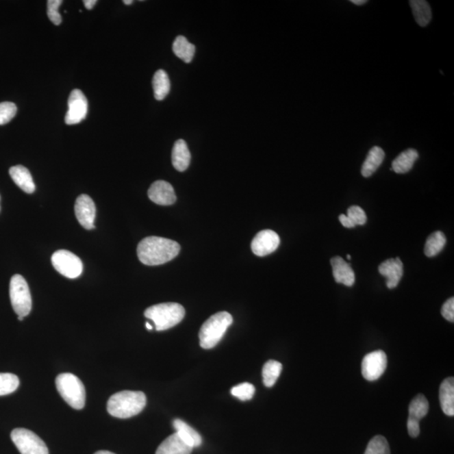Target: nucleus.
<instances>
[{
	"instance_id": "obj_29",
	"label": "nucleus",
	"mask_w": 454,
	"mask_h": 454,
	"mask_svg": "<svg viewBox=\"0 0 454 454\" xmlns=\"http://www.w3.org/2000/svg\"><path fill=\"white\" fill-rule=\"evenodd\" d=\"M20 386L19 378L10 373H0V396L14 392Z\"/></svg>"
},
{
	"instance_id": "obj_42",
	"label": "nucleus",
	"mask_w": 454,
	"mask_h": 454,
	"mask_svg": "<svg viewBox=\"0 0 454 454\" xmlns=\"http://www.w3.org/2000/svg\"><path fill=\"white\" fill-rule=\"evenodd\" d=\"M94 454H114V453L109 451H99L97 453H95Z\"/></svg>"
},
{
	"instance_id": "obj_37",
	"label": "nucleus",
	"mask_w": 454,
	"mask_h": 454,
	"mask_svg": "<svg viewBox=\"0 0 454 454\" xmlns=\"http://www.w3.org/2000/svg\"><path fill=\"white\" fill-rule=\"evenodd\" d=\"M339 220H340L342 226L346 228L355 227V225L352 223V220H351L346 215H343V214H342V215L339 216Z\"/></svg>"
},
{
	"instance_id": "obj_21",
	"label": "nucleus",
	"mask_w": 454,
	"mask_h": 454,
	"mask_svg": "<svg viewBox=\"0 0 454 454\" xmlns=\"http://www.w3.org/2000/svg\"><path fill=\"white\" fill-rule=\"evenodd\" d=\"M173 427L175 428L176 433L180 436L187 444H189L192 448H198L202 444V438L197 431L188 425L186 422L180 419L173 420Z\"/></svg>"
},
{
	"instance_id": "obj_31",
	"label": "nucleus",
	"mask_w": 454,
	"mask_h": 454,
	"mask_svg": "<svg viewBox=\"0 0 454 454\" xmlns=\"http://www.w3.org/2000/svg\"><path fill=\"white\" fill-rule=\"evenodd\" d=\"M232 396L242 401H249L255 394V387L250 383H242L231 390Z\"/></svg>"
},
{
	"instance_id": "obj_30",
	"label": "nucleus",
	"mask_w": 454,
	"mask_h": 454,
	"mask_svg": "<svg viewBox=\"0 0 454 454\" xmlns=\"http://www.w3.org/2000/svg\"><path fill=\"white\" fill-rule=\"evenodd\" d=\"M364 454H390L388 441L383 436H375L368 442Z\"/></svg>"
},
{
	"instance_id": "obj_2",
	"label": "nucleus",
	"mask_w": 454,
	"mask_h": 454,
	"mask_svg": "<svg viewBox=\"0 0 454 454\" xmlns=\"http://www.w3.org/2000/svg\"><path fill=\"white\" fill-rule=\"evenodd\" d=\"M146 405V394L142 391L125 390L113 394L109 399L107 411L114 417L127 419L138 415Z\"/></svg>"
},
{
	"instance_id": "obj_14",
	"label": "nucleus",
	"mask_w": 454,
	"mask_h": 454,
	"mask_svg": "<svg viewBox=\"0 0 454 454\" xmlns=\"http://www.w3.org/2000/svg\"><path fill=\"white\" fill-rule=\"evenodd\" d=\"M379 274L386 278V286L394 289L400 283L404 274L403 263L400 258H390L383 262L379 267Z\"/></svg>"
},
{
	"instance_id": "obj_40",
	"label": "nucleus",
	"mask_w": 454,
	"mask_h": 454,
	"mask_svg": "<svg viewBox=\"0 0 454 454\" xmlns=\"http://www.w3.org/2000/svg\"><path fill=\"white\" fill-rule=\"evenodd\" d=\"M146 327H147V329L149 330V331H151V330L153 329V327L151 326V325L149 323H146Z\"/></svg>"
},
{
	"instance_id": "obj_10",
	"label": "nucleus",
	"mask_w": 454,
	"mask_h": 454,
	"mask_svg": "<svg viewBox=\"0 0 454 454\" xmlns=\"http://www.w3.org/2000/svg\"><path fill=\"white\" fill-rule=\"evenodd\" d=\"M88 107V99L83 92L79 90H73L69 95L68 110L65 116L66 124H79L86 119Z\"/></svg>"
},
{
	"instance_id": "obj_20",
	"label": "nucleus",
	"mask_w": 454,
	"mask_h": 454,
	"mask_svg": "<svg viewBox=\"0 0 454 454\" xmlns=\"http://www.w3.org/2000/svg\"><path fill=\"white\" fill-rule=\"evenodd\" d=\"M385 151L379 147H374L368 151L366 160H365L363 167L361 169L362 175L364 178L372 176L382 164L385 160Z\"/></svg>"
},
{
	"instance_id": "obj_25",
	"label": "nucleus",
	"mask_w": 454,
	"mask_h": 454,
	"mask_svg": "<svg viewBox=\"0 0 454 454\" xmlns=\"http://www.w3.org/2000/svg\"><path fill=\"white\" fill-rule=\"evenodd\" d=\"M173 53L186 64L193 60L195 53V47L184 38L183 36H179L173 44Z\"/></svg>"
},
{
	"instance_id": "obj_44",
	"label": "nucleus",
	"mask_w": 454,
	"mask_h": 454,
	"mask_svg": "<svg viewBox=\"0 0 454 454\" xmlns=\"http://www.w3.org/2000/svg\"><path fill=\"white\" fill-rule=\"evenodd\" d=\"M346 258H348V260H350L351 258H352V257H351L350 255H346Z\"/></svg>"
},
{
	"instance_id": "obj_4",
	"label": "nucleus",
	"mask_w": 454,
	"mask_h": 454,
	"mask_svg": "<svg viewBox=\"0 0 454 454\" xmlns=\"http://www.w3.org/2000/svg\"><path fill=\"white\" fill-rule=\"evenodd\" d=\"M234 323L230 313L218 312L210 317L199 330V345L204 349H213L218 344L228 327Z\"/></svg>"
},
{
	"instance_id": "obj_43",
	"label": "nucleus",
	"mask_w": 454,
	"mask_h": 454,
	"mask_svg": "<svg viewBox=\"0 0 454 454\" xmlns=\"http://www.w3.org/2000/svg\"><path fill=\"white\" fill-rule=\"evenodd\" d=\"M18 320H21H21H24V317L23 316H18Z\"/></svg>"
},
{
	"instance_id": "obj_38",
	"label": "nucleus",
	"mask_w": 454,
	"mask_h": 454,
	"mask_svg": "<svg viewBox=\"0 0 454 454\" xmlns=\"http://www.w3.org/2000/svg\"><path fill=\"white\" fill-rule=\"evenodd\" d=\"M84 3L86 8L90 10L93 9L96 3H97V0H84Z\"/></svg>"
},
{
	"instance_id": "obj_9",
	"label": "nucleus",
	"mask_w": 454,
	"mask_h": 454,
	"mask_svg": "<svg viewBox=\"0 0 454 454\" xmlns=\"http://www.w3.org/2000/svg\"><path fill=\"white\" fill-rule=\"evenodd\" d=\"M386 353L382 350L368 353L362 362V375L368 381L379 379L386 372L387 368Z\"/></svg>"
},
{
	"instance_id": "obj_26",
	"label": "nucleus",
	"mask_w": 454,
	"mask_h": 454,
	"mask_svg": "<svg viewBox=\"0 0 454 454\" xmlns=\"http://www.w3.org/2000/svg\"><path fill=\"white\" fill-rule=\"evenodd\" d=\"M446 237L442 231H435L428 237L424 253L428 257L437 256L441 253L446 245Z\"/></svg>"
},
{
	"instance_id": "obj_39",
	"label": "nucleus",
	"mask_w": 454,
	"mask_h": 454,
	"mask_svg": "<svg viewBox=\"0 0 454 454\" xmlns=\"http://www.w3.org/2000/svg\"><path fill=\"white\" fill-rule=\"evenodd\" d=\"M367 2V0H351V3H353V5H364Z\"/></svg>"
},
{
	"instance_id": "obj_6",
	"label": "nucleus",
	"mask_w": 454,
	"mask_h": 454,
	"mask_svg": "<svg viewBox=\"0 0 454 454\" xmlns=\"http://www.w3.org/2000/svg\"><path fill=\"white\" fill-rule=\"evenodd\" d=\"M11 305L18 316H27L31 311L32 300L27 280L20 275L11 278L10 283Z\"/></svg>"
},
{
	"instance_id": "obj_27",
	"label": "nucleus",
	"mask_w": 454,
	"mask_h": 454,
	"mask_svg": "<svg viewBox=\"0 0 454 454\" xmlns=\"http://www.w3.org/2000/svg\"><path fill=\"white\" fill-rule=\"evenodd\" d=\"M283 365L278 361L268 360L263 368V379L266 387L271 388L281 374Z\"/></svg>"
},
{
	"instance_id": "obj_12",
	"label": "nucleus",
	"mask_w": 454,
	"mask_h": 454,
	"mask_svg": "<svg viewBox=\"0 0 454 454\" xmlns=\"http://www.w3.org/2000/svg\"><path fill=\"white\" fill-rule=\"evenodd\" d=\"M75 215L81 226L87 230L94 229L96 207L93 199L87 194H81L75 203Z\"/></svg>"
},
{
	"instance_id": "obj_32",
	"label": "nucleus",
	"mask_w": 454,
	"mask_h": 454,
	"mask_svg": "<svg viewBox=\"0 0 454 454\" xmlns=\"http://www.w3.org/2000/svg\"><path fill=\"white\" fill-rule=\"evenodd\" d=\"M17 113V107L12 102L0 103V125L9 123Z\"/></svg>"
},
{
	"instance_id": "obj_24",
	"label": "nucleus",
	"mask_w": 454,
	"mask_h": 454,
	"mask_svg": "<svg viewBox=\"0 0 454 454\" xmlns=\"http://www.w3.org/2000/svg\"><path fill=\"white\" fill-rule=\"evenodd\" d=\"M409 5H411L416 23L420 27H427L431 20V10L429 3L425 0H412L409 1Z\"/></svg>"
},
{
	"instance_id": "obj_35",
	"label": "nucleus",
	"mask_w": 454,
	"mask_h": 454,
	"mask_svg": "<svg viewBox=\"0 0 454 454\" xmlns=\"http://www.w3.org/2000/svg\"><path fill=\"white\" fill-rule=\"evenodd\" d=\"M442 316L450 323L454 322V298H450L446 301L441 310Z\"/></svg>"
},
{
	"instance_id": "obj_3",
	"label": "nucleus",
	"mask_w": 454,
	"mask_h": 454,
	"mask_svg": "<svg viewBox=\"0 0 454 454\" xmlns=\"http://www.w3.org/2000/svg\"><path fill=\"white\" fill-rule=\"evenodd\" d=\"M147 319L153 320L158 331L175 327L186 316V310L178 303H162L147 308L144 312Z\"/></svg>"
},
{
	"instance_id": "obj_19",
	"label": "nucleus",
	"mask_w": 454,
	"mask_h": 454,
	"mask_svg": "<svg viewBox=\"0 0 454 454\" xmlns=\"http://www.w3.org/2000/svg\"><path fill=\"white\" fill-rule=\"evenodd\" d=\"M10 175L17 186L27 194H32L36 190L34 181L31 173L24 166L17 165L10 169Z\"/></svg>"
},
{
	"instance_id": "obj_36",
	"label": "nucleus",
	"mask_w": 454,
	"mask_h": 454,
	"mask_svg": "<svg viewBox=\"0 0 454 454\" xmlns=\"http://www.w3.org/2000/svg\"><path fill=\"white\" fill-rule=\"evenodd\" d=\"M420 420L408 417L407 429L408 433L412 438H417L420 434Z\"/></svg>"
},
{
	"instance_id": "obj_8",
	"label": "nucleus",
	"mask_w": 454,
	"mask_h": 454,
	"mask_svg": "<svg viewBox=\"0 0 454 454\" xmlns=\"http://www.w3.org/2000/svg\"><path fill=\"white\" fill-rule=\"evenodd\" d=\"M51 264L56 270L68 279H76L83 273L84 265L80 258L66 250H59L51 257Z\"/></svg>"
},
{
	"instance_id": "obj_1",
	"label": "nucleus",
	"mask_w": 454,
	"mask_h": 454,
	"mask_svg": "<svg viewBox=\"0 0 454 454\" xmlns=\"http://www.w3.org/2000/svg\"><path fill=\"white\" fill-rule=\"evenodd\" d=\"M180 245L173 240L149 237L142 240L138 247V256L143 264L157 266L164 264L178 256Z\"/></svg>"
},
{
	"instance_id": "obj_7",
	"label": "nucleus",
	"mask_w": 454,
	"mask_h": 454,
	"mask_svg": "<svg viewBox=\"0 0 454 454\" xmlns=\"http://www.w3.org/2000/svg\"><path fill=\"white\" fill-rule=\"evenodd\" d=\"M11 439L21 454H49L45 442L33 431L25 428L14 429Z\"/></svg>"
},
{
	"instance_id": "obj_34",
	"label": "nucleus",
	"mask_w": 454,
	"mask_h": 454,
	"mask_svg": "<svg viewBox=\"0 0 454 454\" xmlns=\"http://www.w3.org/2000/svg\"><path fill=\"white\" fill-rule=\"evenodd\" d=\"M62 3V0H48L47 1V16L55 25L62 23V16L58 11Z\"/></svg>"
},
{
	"instance_id": "obj_41",
	"label": "nucleus",
	"mask_w": 454,
	"mask_h": 454,
	"mask_svg": "<svg viewBox=\"0 0 454 454\" xmlns=\"http://www.w3.org/2000/svg\"><path fill=\"white\" fill-rule=\"evenodd\" d=\"M123 3H125V5H132L133 1L132 0H124Z\"/></svg>"
},
{
	"instance_id": "obj_13",
	"label": "nucleus",
	"mask_w": 454,
	"mask_h": 454,
	"mask_svg": "<svg viewBox=\"0 0 454 454\" xmlns=\"http://www.w3.org/2000/svg\"><path fill=\"white\" fill-rule=\"evenodd\" d=\"M149 197L155 204L160 205H173L177 199L171 184L164 180H158L151 184L149 190Z\"/></svg>"
},
{
	"instance_id": "obj_5",
	"label": "nucleus",
	"mask_w": 454,
	"mask_h": 454,
	"mask_svg": "<svg viewBox=\"0 0 454 454\" xmlns=\"http://www.w3.org/2000/svg\"><path fill=\"white\" fill-rule=\"evenodd\" d=\"M56 386L59 394L70 407L81 409L86 405V393L84 383L75 375H59L56 379Z\"/></svg>"
},
{
	"instance_id": "obj_22",
	"label": "nucleus",
	"mask_w": 454,
	"mask_h": 454,
	"mask_svg": "<svg viewBox=\"0 0 454 454\" xmlns=\"http://www.w3.org/2000/svg\"><path fill=\"white\" fill-rule=\"evenodd\" d=\"M419 154L415 149H408L399 155V156L392 162V168L391 171L396 173H407L412 171L413 166L417 160Z\"/></svg>"
},
{
	"instance_id": "obj_16",
	"label": "nucleus",
	"mask_w": 454,
	"mask_h": 454,
	"mask_svg": "<svg viewBox=\"0 0 454 454\" xmlns=\"http://www.w3.org/2000/svg\"><path fill=\"white\" fill-rule=\"evenodd\" d=\"M193 448L175 433L169 436L162 442L157 450L156 454H191Z\"/></svg>"
},
{
	"instance_id": "obj_18",
	"label": "nucleus",
	"mask_w": 454,
	"mask_h": 454,
	"mask_svg": "<svg viewBox=\"0 0 454 454\" xmlns=\"http://www.w3.org/2000/svg\"><path fill=\"white\" fill-rule=\"evenodd\" d=\"M439 400L442 412L446 416H454V379L449 377L442 381L439 390Z\"/></svg>"
},
{
	"instance_id": "obj_17",
	"label": "nucleus",
	"mask_w": 454,
	"mask_h": 454,
	"mask_svg": "<svg viewBox=\"0 0 454 454\" xmlns=\"http://www.w3.org/2000/svg\"><path fill=\"white\" fill-rule=\"evenodd\" d=\"M191 160L190 151L184 140H178L173 147L172 164L179 172L186 171L189 168Z\"/></svg>"
},
{
	"instance_id": "obj_33",
	"label": "nucleus",
	"mask_w": 454,
	"mask_h": 454,
	"mask_svg": "<svg viewBox=\"0 0 454 454\" xmlns=\"http://www.w3.org/2000/svg\"><path fill=\"white\" fill-rule=\"evenodd\" d=\"M346 216L349 218L352 223L356 226H363L367 223V216L363 209L357 205L350 206L348 209Z\"/></svg>"
},
{
	"instance_id": "obj_28",
	"label": "nucleus",
	"mask_w": 454,
	"mask_h": 454,
	"mask_svg": "<svg viewBox=\"0 0 454 454\" xmlns=\"http://www.w3.org/2000/svg\"><path fill=\"white\" fill-rule=\"evenodd\" d=\"M429 411V403L423 394H417L409 405V416L416 420H422Z\"/></svg>"
},
{
	"instance_id": "obj_11",
	"label": "nucleus",
	"mask_w": 454,
	"mask_h": 454,
	"mask_svg": "<svg viewBox=\"0 0 454 454\" xmlns=\"http://www.w3.org/2000/svg\"><path fill=\"white\" fill-rule=\"evenodd\" d=\"M280 243L279 235L271 230H264L256 235L253 238L252 251L257 256L264 257L269 255L278 249Z\"/></svg>"
},
{
	"instance_id": "obj_15",
	"label": "nucleus",
	"mask_w": 454,
	"mask_h": 454,
	"mask_svg": "<svg viewBox=\"0 0 454 454\" xmlns=\"http://www.w3.org/2000/svg\"><path fill=\"white\" fill-rule=\"evenodd\" d=\"M332 272L335 281L351 287L355 283V274L351 265L341 257H334L331 260Z\"/></svg>"
},
{
	"instance_id": "obj_23",
	"label": "nucleus",
	"mask_w": 454,
	"mask_h": 454,
	"mask_svg": "<svg viewBox=\"0 0 454 454\" xmlns=\"http://www.w3.org/2000/svg\"><path fill=\"white\" fill-rule=\"evenodd\" d=\"M154 97L157 101H164L171 91V80L164 70H157L153 76Z\"/></svg>"
}]
</instances>
